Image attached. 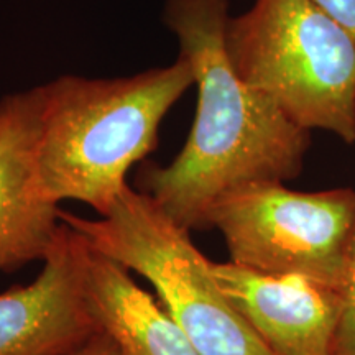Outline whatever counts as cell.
Segmentation results:
<instances>
[{"label": "cell", "mask_w": 355, "mask_h": 355, "mask_svg": "<svg viewBox=\"0 0 355 355\" xmlns=\"http://www.w3.org/2000/svg\"><path fill=\"white\" fill-rule=\"evenodd\" d=\"M229 0H165L163 21L193 66L198 109L170 165L141 171V191L183 227L204 229L211 207L232 191L286 183L303 173L309 132L243 83L225 53Z\"/></svg>", "instance_id": "cell-1"}, {"label": "cell", "mask_w": 355, "mask_h": 355, "mask_svg": "<svg viewBox=\"0 0 355 355\" xmlns=\"http://www.w3.org/2000/svg\"><path fill=\"white\" fill-rule=\"evenodd\" d=\"M191 86L193 66L181 55L133 76H61L40 86L37 171L44 196L89 204L104 216L128 186V170L157 148L163 119Z\"/></svg>", "instance_id": "cell-2"}, {"label": "cell", "mask_w": 355, "mask_h": 355, "mask_svg": "<svg viewBox=\"0 0 355 355\" xmlns=\"http://www.w3.org/2000/svg\"><path fill=\"white\" fill-rule=\"evenodd\" d=\"M224 44L239 78L291 122L355 144V38L311 0H255L229 17Z\"/></svg>", "instance_id": "cell-3"}, {"label": "cell", "mask_w": 355, "mask_h": 355, "mask_svg": "<svg viewBox=\"0 0 355 355\" xmlns=\"http://www.w3.org/2000/svg\"><path fill=\"white\" fill-rule=\"evenodd\" d=\"M99 254L152 283L159 304L202 355H273L234 308L189 229L127 186L99 219L61 211Z\"/></svg>", "instance_id": "cell-4"}, {"label": "cell", "mask_w": 355, "mask_h": 355, "mask_svg": "<svg viewBox=\"0 0 355 355\" xmlns=\"http://www.w3.org/2000/svg\"><path fill=\"white\" fill-rule=\"evenodd\" d=\"M206 227L222 234L234 263L298 275L344 293L355 247V191L243 186L211 207Z\"/></svg>", "instance_id": "cell-5"}, {"label": "cell", "mask_w": 355, "mask_h": 355, "mask_svg": "<svg viewBox=\"0 0 355 355\" xmlns=\"http://www.w3.org/2000/svg\"><path fill=\"white\" fill-rule=\"evenodd\" d=\"M83 272V237L61 220L37 279L0 293V355H69L99 332Z\"/></svg>", "instance_id": "cell-6"}, {"label": "cell", "mask_w": 355, "mask_h": 355, "mask_svg": "<svg viewBox=\"0 0 355 355\" xmlns=\"http://www.w3.org/2000/svg\"><path fill=\"white\" fill-rule=\"evenodd\" d=\"M230 303L273 355H337L344 293L298 275L211 261Z\"/></svg>", "instance_id": "cell-7"}, {"label": "cell", "mask_w": 355, "mask_h": 355, "mask_svg": "<svg viewBox=\"0 0 355 355\" xmlns=\"http://www.w3.org/2000/svg\"><path fill=\"white\" fill-rule=\"evenodd\" d=\"M42 89L0 99V272L44 260L61 227L60 204L37 171Z\"/></svg>", "instance_id": "cell-8"}, {"label": "cell", "mask_w": 355, "mask_h": 355, "mask_svg": "<svg viewBox=\"0 0 355 355\" xmlns=\"http://www.w3.org/2000/svg\"><path fill=\"white\" fill-rule=\"evenodd\" d=\"M83 279L97 329L110 337L122 355H202L159 301L137 285L127 268L86 241Z\"/></svg>", "instance_id": "cell-9"}, {"label": "cell", "mask_w": 355, "mask_h": 355, "mask_svg": "<svg viewBox=\"0 0 355 355\" xmlns=\"http://www.w3.org/2000/svg\"><path fill=\"white\" fill-rule=\"evenodd\" d=\"M339 354L355 355V247L344 291V316L339 331Z\"/></svg>", "instance_id": "cell-10"}, {"label": "cell", "mask_w": 355, "mask_h": 355, "mask_svg": "<svg viewBox=\"0 0 355 355\" xmlns=\"http://www.w3.org/2000/svg\"><path fill=\"white\" fill-rule=\"evenodd\" d=\"M355 38V0H311Z\"/></svg>", "instance_id": "cell-11"}, {"label": "cell", "mask_w": 355, "mask_h": 355, "mask_svg": "<svg viewBox=\"0 0 355 355\" xmlns=\"http://www.w3.org/2000/svg\"><path fill=\"white\" fill-rule=\"evenodd\" d=\"M69 355H122V352L110 340V337L105 336L104 332H97L86 344H83L81 347Z\"/></svg>", "instance_id": "cell-12"}, {"label": "cell", "mask_w": 355, "mask_h": 355, "mask_svg": "<svg viewBox=\"0 0 355 355\" xmlns=\"http://www.w3.org/2000/svg\"><path fill=\"white\" fill-rule=\"evenodd\" d=\"M337 355H344V354H339V352H337Z\"/></svg>", "instance_id": "cell-13"}]
</instances>
